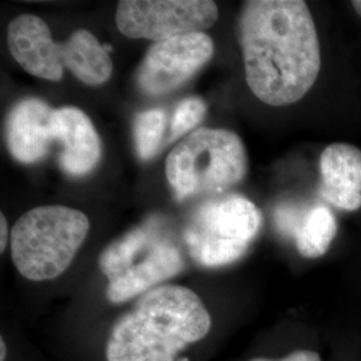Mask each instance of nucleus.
<instances>
[{"label":"nucleus","mask_w":361,"mask_h":361,"mask_svg":"<svg viewBox=\"0 0 361 361\" xmlns=\"http://www.w3.org/2000/svg\"><path fill=\"white\" fill-rule=\"evenodd\" d=\"M247 155L241 138L229 130L200 128L168 155L166 177L176 197L225 193L244 180Z\"/></svg>","instance_id":"obj_4"},{"label":"nucleus","mask_w":361,"mask_h":361,"mask_svg":"<svg viewBox=\"0 0 361 361\" xmlns=\"http://www.w3.org/2000/svg\"><path fill=\"white\" fill-rule=\"evenodd\" d=\"M205 113L207 104L200 98L192 97L180 101V104L176 107L171 119L170 141H174L194 129L202 121Z\"/></svg>","instance_id":"obj_17"},{"label":"nucleus","mask_w":361,"mask_h":361,"mask_svg":"<svg viewBox=\"0 0 361 361\" xmlns=\"http://www.w3.org/2000/svg\"><path fill=\"white\" fill-rule=\"evenodd\" d=\"M166 116L161 109L140 113L134 121V143L138 157L147 161L154 157L165 131Z\"/></svg>","instance_id":"obj_16"},{"label":"nucleus","mask_w":361,"mask_h":361,"mask_svg":"<svg viewBox=\"0 0 361 361\" xmlns=\"http://www.w3.org/2000/svg\"><path fill=\"white\" fill-rule=\"evenodd\" d=\"M52 134L62 145L59 165L68 176L83 177L97 168L102 143L90 118L82 110L73 106L54 110Z\"/></svg>","instance_id":"obj_9"},{"label":"nucleus","mask_w":361,"mask_h":361,"mask_svg":"<svg viewBox=\"0 0 361 361\" xmlns=\"http://www.w3.org/2000/svg\"><path fill=\"white\" fill-rule=\"evenodd\" d=\"M320 193L334 207L355 212L361 207V150L332 143L320 157Z\"/></svg>","instance_id":"obj_12"},{"label":"nucleus","mask_w":361,"mask_h":361,"mask_svg":"<svg viewBox=\"0 0 361 361\" xmlns=\"http://www.w3.org/2000/svg\"><path fill=\"white\" fill-rule=\"evenodd\" d=\"M262 224L257 207L240 194L205 202L183 232L189 256L207 268L225 267L243 257Z\"/></svg>","instance_id":"obj_5"},{"label":"nucleus","mask_w":361,"mask_h":361,"mask_svg":"<svg viewBox=\"0 0 361 361\" xmlns=\"http://www.w3.org/2000/svg\"><path fill=\"white\" fill-rule=\"evenodd\" d=\"M352 6H353L355 11L359 13L361 16V0H355V1H352Z\"/></svg>","instance_id":"obj_22"},{"label":"nucleus","mask_w":361,"mask_h":361,"mask_svg":"<svg viewBox=\"0 0 361 361\" xmlns=\"http://www.w3.org/2000/svg\"><path fill=\"white\" fill-rule=\"evenodd\" d=\"M7 43L13 59L28 74L52 82L63 77L61 44L54 42L47 23L37 15L13 18L7 30Z\"/></svg>","instance_id":"obj_8"},{"label":"nucleus","mask_w":361,"mask_h":361,"mask_svg":"<svg viewBox=\"0 0 361 361\" xmlns=\"http://www.w3.org/2000/svg\"><path fill=\"white\" fill-rule=\"evenodd\" d=\"M183 269L185 258L180 246L169 237L140 264L110 280L106 296L114 304L129 301L133 297L142 296Z\"/></svg>","instance_id":"obj_11"},{"label":"nucleus","mask_w":361,"mask_h":361,"mask_svg":"<svg viewBox=\"0 0 361 361\" xmlns=\"http://www.w3.org/2000/svg\"><path fill=\"white\" fill-rule=\"evenodd\" d=\"M0 234H1L0 250L4 252V249L7 246V240H8V226H7V221H6V217H4L3 213L0 216Z\"/></svg>","instance_id":"obj_20"},{"label":"nucleus","mask_w":361,"mask_h":361,"mask_svg":"<svg viewBox=\"0 0 361 361\" xmlns=\"http://www.w3.org/2000/svg\"><path fill=\"white\" fill-rule=\"evenodd\" d=\"M54 110L38 98H27L15 104L6 122V141L13 158L34 164L49 154L54 140Z\"/></svg>","instance_id":"obj_10"},{"label":"nucleus","mask_w":361,"mask_h":361,"mask_svg":"<svg viewBox=\"0 0 361 361\" xmlns=\"http://www.w3.org/2000/svg\"><path fill=\"white\" fill-rule=\"evenodd\" d=\"M89 231L90 221L77 209L34 207L13 225V265L31 281L56 279L71 265Z\"/></svg>","instance_id":"obj_3"},{"label":"nucleus","mask_w":361,"mask_h":361,"mask_svg":"<svg viewBox=\"0 0 361 361\" xmlns=\"http://www.w3.org/2000/svg\"><path fill=\"white\" fill-rule=\"evenodd\" d=\"M212 317L201 297L180 285L143 293L111 328L107 361H178L188 345L210 332Z\"/></svg>","instance_id":"obj_2"},{"label":"nucleus","mask_w":361,"mask_h":361,"mask_svg":"<svg viewBox=\"0 0 361 361\" xmlns=\"http://www.w3.org/2000/svg\"><path fill=\"white\" fill-rule=\"evenodd\" d=\"M7 357V347H6V343H4V338L0 340V361H6Z\"/></svg>","instance_id":"obj_21"},{"label":"nucleus","mask_w":361,"mask_h":361,"mask_svg":"<svg viewBox=\"0 0 361 361\" xmlns=\"http://www.w3.org/2000/svg\"><path fill=\"white\" fill-rule=\"evenodd\" d=\"M310 207L296 204H283L277 207L274 212V224L279 232L295 238Z\"/></svg>","instance_id":"obj_18"},{"label":"nucleus","mask_w":361,"mask_h":361,"mask_svg":"<svg viewBox=\"0 0 361 361\" xmlns=\"http://www.w3.org/2000/svg\"><path fill=\"white\" fill-rule=\"evenodd\" d=\"M213 52V40L205 32L185 34L157 42L146 52L138 68V86L152 97L171 92L207 65Z\"/></svg>","instance_id":"obj_7"},{"label":"nucleus","mask_w":361,"mask_h":361,"mask_svg":"<svg viewBox=\"0 0 361 361\" xmlns=\"http://www.w3.org/2000/svg\"><path fill=\"white\" fill-rule=\"evenodd\" d=\"M337 234L334 213L324 205L310 207L297 232L295 241L298 253L305 258L324 256Z\"/></svg>","instance_id":"obj_15"},{"label":"nucleus","mask_w":361,"mask_h":361,"mask_svg":"<svg viewBox=\"0 0 361 361\" xmlns=\"http://www.w3.org/2000/svg\"><path fill=\"white\" fill-rule=\"evenodd\" d=\"M169 237L170 234L165 229L162 219L158 217L146 219L142 225L126 233L104 249L99 257V268L110 281L140 264Z\"/></svg>","instance_id":"obj_13"},{"label":"nucleus","mask_w":361,"mask_h":361,"mask_svg":"<svg viewBox=\"0 0 361 361\" xmlns=\"http://www.w3.org/2000/svg\"><path fill=\"white\" fill-rule=\"evenodd\" d=\"M238 31L246 83L261 102L288 106L305 97L322 67L320 42L305 1H244Z\"/></svg>","instance_id":"obj_1"},{"label":"nucleus","mask_w":361,"mask_h":361,"mask_svg":"<svg viewBox=\"0 0 361 361\" xmlns=\"http://www.w3.org/2000/svg\"><path fill=\"white\" fill-rule=\"evenodd\" d=\"M178 361H189V360H188V359H185V357H183V359H178Z\"/></svg>","instance_id":"obj_23"},{"label":"nucleus","mask_w":361,"mask_h":361,"mask_svg":"<svg viewBox=\"0 0 361 361\" xmlns=\"http://www.w3.org/2000/svg\"><path fill=\"white\" fill-rule=\"evenodd\" d=\"M250 361H322V357L313 350H296L283 359H267V357H255Z\"/></svg>","instance_id":"obj_19"},{"label":"nucleus","mask_w":361,"mask_h":361,"mask_svg":"<svg viewBox=\"0 0 361 361\" xmlns=\"http://www.w3.org/2000/svg\"><path fill=\"white\" fill-rule=\"evenodd\" d=\"M219 19L210 0H122L118 3V30L131 39L162 42L185 34L204 32Z\"/></svg>","instance_id":"obj_6"},{"label":"nucleus","mask_w":361,"mask_h":361,"mask_svg":"<svg viewBox=\"0 0 361 361\" xmlns=\"http://www.w3.org/2000/svg\"><path fill=\"white\" fill-rule=\"evenodd\" d=\"M62 65L85 85L99 86L113 74V63L104 46L90 31L77 30L61 44Z\"/></svg>","instance_id":"obj_14"}]
</instances>
